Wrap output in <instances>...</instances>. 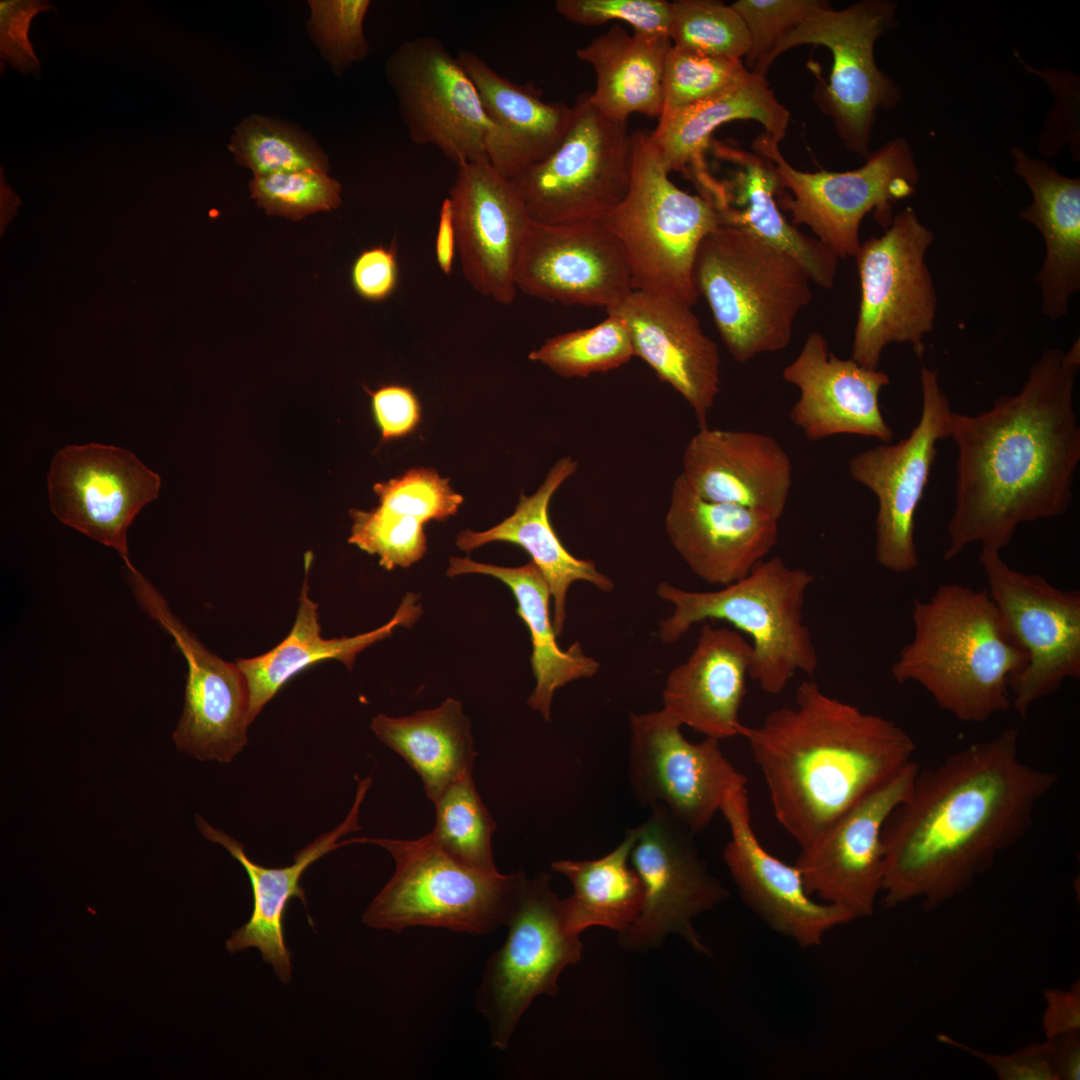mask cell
Segmentation results:
<instances>
[{
	"instance_id": "31",
	"label": "cell",
	"mask_w": 1080,
	"mask_h": 1080,
	"mask_svg": "<svg viewBox=\"0 0 1080 1080\" xmlns=\"http://www.w3.org/2000/svg\"><path fill=\"white\" fill-rule=\"evenodd\" d=\"M752 659L751 643L739 631L703 624L689 657L666 678L662 709L705 737L739 736Z\"/></svg>"
},
{
	"instance_id": "2",
	"label": "cell",
	"mask_w": 1080,
	"mask_h": 1080,
	"mask_svg": "<svg viewBox=\"0 0 1080 1080\" xmlns=\"http://www.w3.org/2000/svg\"><path fill=\"white\" fill-rule=\"evenodd\" d=\"M1080 342L1046 349L1022 389L975 415L953 413L954 509L944 560L968 546L1000 551L1018 526L1064 514L1080 462L1073 406Z\"/></svg>"
},
{
	"instance_id": "46",
	"label": "cell",
	"mask_w": 1080,
	"mask_h": 1080,
	"mask_svg": "<svg viewBox=\"0 0 1080 1080\" xmlns=\"http://www.w3.org/2000/svg\"><path fill=\"white\" fill-rule=\"evenodd\" d=\"M251 197L268 215L299 221L317 212H330L341 203V184L326 172L300 170L253 176Z\"/></svg>"
},
{
	"instance_id": "32",
	"label": "cell",
	"mask_w": 1080,
	"mask_h": 1080,
	"mask_svg": "<svg viewBox=\"0 0 1080 1080\" xmlns=\"http://www.w3.org/2000/svg\"><path fill=\"white\" fill-rule=\"evenodd\" d=\"M1013 170L1032 194L1019 217L1034 225L1045 243V257L1036 282L1042 313L1055 321L1064 317L1080 289V178L1059 173L1045 159L1013 146Z\"/></svg>"
},
{
	"instance_id": "27",
	"label": "cell",
	"mask_w": 1080,
	"mask_h": 1080,
	"mask_svg": "<svg viewBox=\"0 0 1080 1080\" xmlns=\"http://www.w3.org/2000/svg\"><path fill=\"white\" fill-rule=\"evenodd\" d=\"M668 539L701 580L722 587L747 576L778 544L779 520L696 494L679 474L665 515Z\"/></svg>"
},
{
	"instance_id": "9",
	"label": "cell",
	"mask_w": 1080,
	"mask_h": 1080,
	"mask_svg": "<svg viewBox=\"0 0 1080 1080\" xmlns=\"http://www.w3.org/2000/svg\"><path fill=\"white\" fill-rule=\"evenodd\" d=\"M896 8L889 0H863L842 10L827 3L782 37L752 72L765 76L776 58L799 45L828 48L833 66L816 101L845 146L867 158L877 111L894 108L901 100L899 86L874 57L877 40L897 24Z\"/></svg>"
},
{
	"instance_id": "34",
	"label": "cell",
	"mask_w": 1080,
	"mask_h": 1080,
	"mask_svg": "<svg viewBox=\"0 0 1080 1080\" xmlns=\"http://www.w3.org/2000/svg\"><path fill=\"white\" fill-rule=\"evenodd\" d=\"M311 554L305 559V576L298 598V610L288 635L268 652L251 658H238L236 664L249 687L248 720L251 724L264 706L295 675L323 660L341 661L352 670L357 655L370 645L392 634L395 627H410L422 613L417 596L408 592L394 616L370 632L352 637L325 639L321 636L318 604L309 595Z\"/></svg>"
},
{
	"instance_id": "35",
	"label": "cell",
	"mask_w": 1080,
	"mask_h": 1080,
	"mask_svg": "<svg viewBox=\"0 0 1080 1080\" xmlns=\"http://www.w3.org/2000/svg\"><path fill=\"white\" fill-rule=\"evenodd\" d=\"M457 58L502 137L505 177L513 179L558 147L570 125L572 106L546 102L536 86L505 78L472 51L460 50Z\"/></svg>"
},
{
	"instance_id": "52",
	"label": "cell",
	"mask_w": 1080,
	"mask_h": 1080,
	"mask_svg": "<svg viewBox=\"0 0 1080 1080\" xmlns=\"http://www.w3.org/2000/svg\"><path fill=\"white\" fill-rule=\"evenodd\" d=\"M555 10L584 26L619 20L637 33L669 36L671 2L666 0H557Z\"/></svg>"
},
{
	"instance_id": "24",
	"label": "cell",
	"mask_w": 1080,
	"mask_h": 1080,
	"mask_svg": "<svg viewBox=\"0 0 1080 1080\" xmlns=\"http://www.w3.org/2000/svg\"><path fill=\"white\" fill-rule=\"evenodd\" d=\"M720 812L730 831L723 851L726 867L743 902L769 927L811 948L827 932L854 921L844 909L813 899L796 865L763 847L752 826L746 787L729 790Z\"/></svg>"
},
{
	"instance_id": "4",
	"label": "cell",
	"mask_w": 1080,
	"mask_h": 1080,
	"mask_svg": "<svg viewBox=\"0 0 1080 1080\" xmlns=\"http://www.w3.org/2000/svg\"><path fill=\"white\" fill-rule=\"evenodd\" d=\"M913 637L891 667L898 683L922 686L942 710L984 723L1011 708V680L1027 654L988 593L958 583L914 599Z\"/></svg>"
},
{
	"instance_id": "7",
	"label": "cell",
	"mask_w": 1080,
	"mask_h": 1080,
	"mask_svg": "<svg viewBox=\"0 0 1080 1080\" xmlns=\"http://www.w3.org/2000/svg\"><path fill=\"white\" fill-rule=\"evenodd\" d=\"M631 148L628 190L599 222L620 243L633 290L692 307L699 298L693 280L695 256L705 236L721 225L719 214L705 198L672 182L650 131L631 133Z\"/></svg>"
},
{
	"instance_id": "12",
	"label": "cell",
	"mask_w": 1080,
	"mask_h": 1080,
	"mask_svg": "<svg viewBox=\"0 0 1080 1080\" xmlns=\"http://www.w3.org/2000/svg\"><path fill=\"white\" fill-rule=\"evenodd\" d=\"M631 162L627 121L605 117L585 92L558 147L511 181L535 222L599 221L624 198Z\"/></svg>"
},
{
	"instance_id": "56",
	"label": "cell",
	"mask_w": 1080,
	"mask_h": 1080,
	"mask_svg": "<svg viewBox=\"0 0 1080 1080\" xmlns=\"http://www.w3.org/2000/svg\"><path fill=\"white\" fill-rule=\"evenodd\" d=\"M369 393L382 441L404 437L417 428L421 420V405L411 388L388 384Z\"/></svg>"
},
{
	"instance_id": "18",
	"label": "cell",
	"mask_w": 1080,
	"mask_h": 1080,
	"mask_svg": "<svg viewBox=\"0 0 1080 1080\" xmlns=\"http://www.w3.org/2000/svg\"><path fill=\"white\" fill-rule=\"evenodd\" d=\"M680 728L662 708L631 712L628 777L641 806H663L696 834L720 811L726 793L746 787L747 778L724 755L720 740L692 743Z\"/></svg>"
},
{
	"instance_id": "21",
	"label": "cell",
	"mask_w": 1080,
	"mask_h": 1080,
	"mask_svg": "<svg viewBox=\"0 0 1080 1080\" xmlns=\"http://www.w3.org/2000/svg\"><path fill=\"white\" fill-rule=\"evenodd\" d=\"M47 479L56 518L131 564L127 531L143 506L157 498L159 475L126 449L91 443L60 449Z\"/></svg>"
},
{
	"instance_id": "25",
	"label": "cell",
	"mask_w": 1080,
	"mask_h": 1080,
	"mask_svg": "<svg viewBox=\"0 0 1080 1080\" xmlns=\"http://www.w3.org/2000/svg\"><path fill=\"white\" fill-rule=\"evenodd\" d=\"M692 307L674 298L633 290L606 314L628 328L634 357L641 358L692 408L699 428L720 392V356Z\"/></svg>"
},
{
	"instance_id": "20",
	"label": "cell",
	"mask_w": 1080,
	"mask_h": 1080,
	"mask_svg": "<svg viewBox=\"0 0 1080 1080\" xmlns=\"http://www.w3.org/2000/svg\"><path fill=\"white\" fill-rule=\"evenodd\" d=\"M919 770L912 761L801 847L795 865L809 894L854 920L874 914L884 880L883 827L910 794Z\"/></svg>"
},
{
	"instance_id": "28",
	"label": "cell",
	"mask_w": 1080,
	"mask_h": 1080,
	"mask_svg": "<svg viewBox=\"0 0 1080 1080\" xmlns=\"http://www.w3.org/2000/svg\"><path fill=\"white\" fill-rule=\"evenodd\" d=\"M372 779L357 780L353 805L344 820L333 830L320 835L294 855V862L285 867H265L251 860L245 847L222 830L212 827L203 817L196 816L200 833L208 840L223 846L237 860L250 881L253 909L249 920L234 930L226 941V949L234 954L256 948L262 960L273 967L283 984L292 979L291 952L284 935V917L289 901L298 898L307 909L304 888L300 885L306 869L333 850L348 844L362 843L363 838L341 840L343 836L360 829L358 825L361 804Z\"/></svg>"
},
{
	"instance_id": "55",
	"label": "cell",
	"mask_w": 1080,
	"mask_h": 1080,
	"mask_svg": "<svg viewBox=\"0 0 1080 1080\" xmlns=\"http://www.w3.org/2000/svg\"><path fill=\"white\" fill-rule=\"evenodd\" d=\"M399 268L394 247L382 244L362 250L354 259L350 281L355 293L369 302H382L396 290Z\"/></svg>"
},
{
	"instance_id": "57",
	"label": "cell",
	"mask_w": 1080,
	"mask_h": 1080,
	"mask_svg": "<svg viewBox=\"0 0 1080 1080\" xmlns=\"http://www.w3.org/2000/svg\"><path fill=\"white\" fill-rule=\"evenodd\" d=\"M1045 1000L1047 1006L1043 1015V1030L1047 1039L1079 1031L1080 988L1078 982L1069 990L1047 989Z\"/></svg>"
},
{
	"instance_id": "17",
	"label": "cell",
	"mask_w": 1080,
	"mask_h": 1080,
	"mask_svg": "<svg viewBox=\"0 0 1080 1080\" xmlns=\"http://www.w3.org/2000/svg\"><path fill=\"white\" fill-rule=\"evenodd\" d=\"M920 377L921 414L910 434L897 443L861 451L848 462L852 479L877 498L875 559L894 573L919 566L916 513L937 456V443L952 434L954 412L937 371L923 366Z\"/></svg>"
},
{
	"instance_id": "30",
	"label": "cell",
	"mask_w": 1080,
	"mask_h": 1080,
	"mask_svg": "<svg viewBox=\"0 0 1080 1080\" xmlns=\"http://www.w3.org/2000/svg\"><path fill=\"white\" fill-rule=\"evenodd\" d=\"M707 151L728 167L725 178L714 175L716 184L709 198L721 225L746 231L787 253L807 270L813 283L833 288L839 258L816 237L796 228L780 211L778 195L782 186L772 162L756 152L713 138Z\"/></svg>"
},
{
	"instance_id": "26",
	"label": "cell",
	"mask_w": 1080,
	"mask_h": 1080,
	"mask_svg": "<svg viewBox=\"0 0 1080 1080\" xmlns=\"http://www.w3.org/2000/svg\"><path fill=\"white\" fill-rule=\"evenodd\" d=\"M782 378L799 390L789 417L810 441L841 434L891 443L894 431L881 412L879 394L888 375L830 352L825 337L811 332Z\"/></svg>"
},
{
	"instance_id": "58",
	"label": "cell",
	"mask_w": 1080,
	"mask_h": 1080,
	"mask_svg": "<svg viewBox=\"0 0 1080 1080\" xmlns=\"http://www.w3.org/2000/svg\"><path fill=\"white\" fill-rule=\"evenodd\" d=\"M455 252V231L452 220L451 204L447 197L441 204L435 240L436 261L442 272L446 275H449L452 271Z\"/></svg>"
},
{
	"instance_id": "11",
	"label": "cell",
	"mask_w": 1080,
	"mask_h": 1080,
	"mask_svg": "<svg viewBox=\"0 0 1080 1080\" xmlns=\"http://www.w3.org/2000/svg\"><path fill=\"white\" fill-rule=\"evenodd\" d=\"M933 232L912 207L896 214L885 232L862 243L855 254L860 304L851 358L878 369L885 347L910 344L921 358L934 328L937 297L926 265Z\"/></svg>"
},
{
	"instance_id": "5",
	"label": "cell",
	"mask_w": 1080,
	"mask_h": 1080,
	"mask_svg": "<svg viewBox=\"0 0 1080 1080\" xmlns=\"http://www.w3.org/2000/svg\"><path fill=\"white\" fill-rule=\"evenodd\" d=\"M814 581V574L774 556L716 591H689L661 582L656 593L673 611L659 622L658 637L673 644L694 624L708 619L727 622L751 640L749 678L765 693L780 694L797 673L812 678L819 666L803 612Z\"/></svg>"
},
{
	"instance_id": "3",
	"label": "cell",
	"mask_w": 1080,
	"mask_h": 1080,
	"mask_svg": "<svg viewBox=\"0 0 1080 1080\" xmlns=\"http://www.w3.org/2000/svg\"><path fill=\"white\" fill-rule=\"evenodd\" d=\"M777 821L804 847L841 814L914 761L916 744L896 722L826 694L812 678L795 704L743 724Z\"/></svg>"
},
{
	"instance_id": "53",
	"label": "cell",
	"mask_w": 1080,
	"mask_h": 1080,
	"mask_svg": "<svg viewBox=\"0 0 1080 1080\" xmlns=\"http://www.w3.org/2000/svg\"><path fill=\"white\" fill-rule=\"evenodd\" d=\"M50 9L54 6L43 0L0 1V57L22 74L39 76L40 61L28 34L34 16Z\"/></svg>"
},
{
	"instance_id": "29",
	"label": "cell",
	"mask_w": 1080,
	"mask_h": 1080,
	"mask_svg": "<svg viewBox=\"0 0 1080 1080\" xmlns=\"http://www.w3.org/2000/svg\"><path fill=\"white\" fill-rule=\"evenodd\" d=\"M680 473L702 498L739 505L779 520L792 484V462L772 436L750 430L699 428L685 447Z\"/></svg>"
},
{
	"instance_id": "8",
	"label": "cell",
	"mask_w": 1080,
	"mask_h": 1080,
	"mask_svg": "<svg viewBox=\"0 0 1080 1080\" xmlns=\"http://www.w3.org/2000/svg\"><path fill=\"white\" fill-rule=\"evenodd\" d=\"M384 848L395 871L362 915L374 929L402 932L442 927L471 935L507 926L526 888L523 871L504 875L470 869L444 852L430 833L414 839L366 838Z\"/></svg>"
},
{
	"instance_id": "47",
	"label": "cell",
	"mask_w": 1080,
	"mask_h": 1080,
	"mask_svg": "<svg viewBox=\"0 0 1080 1080\" xmlns=\"http://www.w3.org/2000/svg\"><path fill=\"white\" fill-rule=\"evenodd\" d=\"M747 71L742 60L701 55L672 45L664 65L660 116L718 94Z\"/></svg>"
},
{
	"instance_id": "48",
	"label": "cell",
	"mask_w": 1080,
	"mask_h": 1080,
	"mask_svg": "<svg viewBox=\"0 0 1080 1080\" xmlns=\"http://www.w3.org/2000/svg\"><path fill=\"white\" fill-rule=\"evenodd\" d=\"M308 5V33L337 75L367 57L363 23L371 1L310 0Z\"/></svg>"
},
{
	"instance_id": "16",
	"label": "cell",
	"mask_w": 1080,
	"mask_h": 1080,
	"mask_svg": "<svg viewBox=\"0 0 1080 1080\" xmlns=\"http://www.w3.org/2000/svg\"><path fill=\"white\" fill-rule=\"evenodd\" d=\"M650 809L648 819L634 827L629 856L642 883L643 907L637 920L618 933V944L624 950L645 952L676 933L696 952L711 956L693 920L726 900L729 893L707 870L694 834L663 806Z\"/></svg>"
},
{
	"instance_id": "39",
	"label": "cell",
	"mask_w": 1080,
	"mask_h": 1080,
	"mask_svg": "<svg viewBox=\"0 0 1080 1080\" xmlns=\"http://www.w3.org/2000/svg\"><path fill=\"white\" fill-rule=\"evenodd\" d=\"M371 729L418 774L432 802L452 784L472 775L478 753L473 748L471 722L458 700L447 698L434 709L404 717L378 714Z\"/></svg>"
},
{
	"instance_id": "54",
	"label": "cell",
	"mask_w": 1080,
	"mask_h": 1080,
	"mask_svg": "<svg viewBox=\"0 0 1080 1080\" xmlns=\"http://www.w3.org/2000/svg\"><path fill=\"white\" fill-rule=\"evenodd\" d=\"M944 1044L957 1047L989 1066L1002 1080H1060L1051 1042L1026 1046L1011 1054H990L940 1034Z\"/></svg>"
},
{
	"instance_id": "43",
	"label": "cell",
	"mask_w": 1080,
	"mask_h": 1080,
	"mask_svg": "<svg viewBox=\"0 0 1080 1080\" xmlns=\"http://www.w3.org/2000/svg\"><path fill=\"white\" fill-rule=\"evenodd\" d=\"M633 357L628 328L614 314H607L593 327L553 336L528 355L529 360L564 378L607 372L625 365Z\"/></svg>"
},
{
	"instance_id": "23",
	"label": "cell",
	"mask_w": 1080,
	"mask_h": 1080,
	"mask_svg": "<svg viewBox=\"0 0 1080 1080\" xmlns=\"http://www.w3.org/2000/svg\"><path fill=\"white\" fill-rule=\"evenodd\" d=\"M516 287L548 302L605 311L633 291L623 249L599 221L532 220L517 264Z\"/></svg>"
},
{
	"instance_id": "15",
	"label": "cell",
	"mask_w": 1080,
	"mask_h": 1080,
	"mask_svg": "<svg viewBox=\"0 0 1080 1080\" xmlns=\"http://www.w3.org/2000/svg\"><path fill=\"white\" fill-rule=\"evenodd\" d=\"M979 561L988 593L1027 654L1010 683L1011 708L1026 718L1035 702L1080 678V592L1010 567L998 550L982 547Z\"/></svg>"
},
{
	"instance_id": "10",
	"label": "cell",
	"mask_w": 1080,
	"mask_h": 1080,
	"mask_svg": "<svg viewBox=\"0 0 1080 1080\" xmlns=\"http://www.w3.org/2000/svg\"><path fill=\"white\" fill-rule=\"evenodd\" d=\"M753 149L772 162L782 186L778 204L790 212L791 222L810 227L838 258L855 256L867 214L873 212L886 229L894 217L893 204L914 194L919 182L912 148L904 138L888 141L861 167L844 172L797 170L781 154L779 142L765 133L754 140Z\"/></svg>"
},
{
	"instance_id": "6",
	"label": "cell",
	"mask_w": 1080,
	"mask_h": 1080,
	"mask_svg": "<svg viewBox=\"0 0 1080 1080\" xmlns=\"http://www.w3.org/2000/svg\"><path fill=\"white\" fill-rule=\"evenodd\" d=\"M693 280L727 352L739 363L785 349L798 314L813 298L811 277L796 259L725 225L700 243Z\"/></svg>"
},
{
	"instance_id": "45",
	"label": "cell",
	"mask_w": 1080,
	"mask_h": 1080,
	"mask_svg": "<svg viewBox=\"0 0 1080 1080\" xmlns=\"http://www.w3.org/2000/svg\"><path fill=\"white\" fill-rule=\"evenodd\" d=\"M353 524L350 544L379 557L386 570L408 568L426 553L424 523L404 512L378 505L369 510H350Z\"/></svg>"
},
{
	"instance_id": "51",
	"label": "cell",
	"mask_w": 1080,
	"mask_h": 1080,
	"mask_svg": "<svg viewBox=\"0 0 1080 1080\" xmlns=\"http://www.w3.org/2000/svg\"><path fill=\"white\" fill-rule=\"evenodd\" d=\"M1025 70L1042 78L1055 97V105L1043 125L1039 152L1045 158L1056 157L1068 146L1074 161L1080 158V79L1069 70L1036 69L1015 53Z\"/></svg>"
},
{
	"instance_id": "41",
	"label": "cell",
	"mask_w": 1080,
	"mask_h": 1080,
	"mask_svg": "<svg viewBox=\"0 0 1080 1080\" xmlns=\"http://www.w3.org/2000/svg\"><path fill=\"white\" fill-rule=\"evenodd\" d=\"M228 149L235 162L254 176L329 170L326 154L307 132L274 117L252 114L244 118L235 127Z\"/></svg>"
},
{
	"instance_id": "59",
	"label": "cell",
	"mask_w": 1080,
	"mask_h": 1080,
	"mask_svg": "<svg viewBox=\"0 0 1080 1080\" xmlns=\"http://www.w3.org/2000/svg\"><path fill=\"white\" fill-rule=\"evenodd\" d=\"M1054 1050L1060 1079L1078 1080L1080 1074L1079 1031L1047 1039Z\"/></svg>"
},
{
	"instance_id": "13",
	"label": "cell",
	"mask_w": 1080,
	"mask_h": 1080,
	"mask_svg": "<svg viewBox=\"0 0 1080 1080\" xmlns=\"http://www.w3.org/2000/svg\"><path fill=\"white\" fill-rule=\"evenodd\" d=\"M411 141L431 145L456 165L487 157L502 174V137L488 118L477 89L441 40L405 41L385 64Z\"/></svg>"
},
{
	"instance_id": "36",
	"label": "cell",
	"mask_w": 1080,
	"mask_h": 1080,
	"mask_svg": "<svg viewBox=\"0 0 1080 1080\" xmlns=\"http://www.w3.org/2000/svg\"><path fill=\"white\" fill-rule=\"evenodd\" d=\"M651 132L669 172H682L706 159L713 132L734 120H755L765 134L780 142L786 134L789 111L775 97L765 76L748 70L738 81L704 100L659 118Z\"/></svg>"
},
{
	"instance_id": "14",
	"label": "cell",
	"mask_w": 1080,
	"mask_h": 1080,
	"mask_svg": "<svg viewBox=\"0 0 1080 1080\" xmlns=\"http://www.w3.org/2000/svg\"><path fill=\"white\" fill-rule=\"evenodd\" d=\"M503 945L487 961L476 1006L487 1019L491 1046L508 1047L533 1000L558 992L562 971L582 958L583 943L566 924L563 899L547 873L528 879Z\"/></svg>"
},
{
	"instance_id": "40",
	"label": "cell",
	"mask_w": 1080,
	"mask_h": 1080,
	"mask_svg": "<svg viewBox=\"0 0 1080 1080\" xmlns=\"http://www.w3.org/2000/svg\"><path fill=\"white\" fill-rule=\"evenodd\" d=\"M634 839L635 830L630 828L620 844L602 857L552 862V870L573 887V893L563 899L571 932L580 935L589 927L601 926L620 933L637 920L644 892L629 861Z\"/></svg>"
},
{
	"instance_id": "19",
	"label": "cell",
	"mask_w": 1080,
	"mask_h": 1080,
	"mask_svg": "<svg viewBox=\"0 0 1080 1080\" xmlns=\"http://www.w3.org/2000/svg\"><path fill=\"white\" fill-rule=\"evenodd\" d=\"M126 568L141 609L172 636L187 662L185 705L172 735L176 747L200 761L231 762L246 746L250 725L243 672L209 650L133 565Z\"/></svg>"
},
{
	"instance_id": "1",
	"label": "cell",
	"mask_w": 1080,
	"mask_h": 1080,
	"mask_svg": "<svg viewBox=\"0 0 1080 1080\" xmlns=\"http://www.w3.org/2000/svg\"><path fill=\"white\" fill-rule=\"evenodd\" d=\"M1057 782L1021 758L1015 728L919 770L883 827L880 903L934 910L967 891L1027 834Z\"/></svg>"
},
{
	"instance_id": "37",
	"label": "cell",
	"mask_w": 1080,
	"mask_h": 1080,
	"mask_svg": "<svg viewBox=\"0 0 1080 1080\" xmlns=\"http://www.w3.org/2000/svg\"><path fill=\"white\" fill-rule=\"evenodd\" d=\"M467 573L492 576L512 591L516 613L526 624L532 643L530 661L536 683L527 704L549 721L555 691L575 680L594 676L600 663L586 655L579 642L566 650L558 646L549 615V587L533 561L518 567H502L469 558H450L447 576Z\"/></svg>"
},
{
	"instance_id": "33",
	"label": "cell",
	"mask_w": 1080,
	"mask_h": 1080,
	"mask_svg": "<svg viewBox=\"0 0 1080 1080\" xmlns=\"http://www.w3.org/2000/svg\"><path fill=\"white\" fill-rule=\"evenodd\" d=\"M578 465L570 456L559 459L535 493L530 496L521 493L509 517L486 531L465 529L456 537L457 547L466 552L494 541L523 548L548 584L553 600L552 623L557 636L564 627L567 594L574 582H588L605 593L614 588L613 581L598 571L593 561L577 558L563 546L548 517L553 494L577 471Z\"/></svg>"
},
{
	"instance_id": "22",
	"label": "cell",
	"mask_w": 1080,
	"mask_h": 1080,
	"mask_svg": "<svg viewBox=\"0 0 1080 1080\" xmlns=\"http://www.w3.org/2000/svg\"><path fill=\"white\" fill-rule=\"evenodd\" d=\"M456 250L462 272L478 293L514 301L516 269L532 219L511 179L487 157L457 165L450 187Z\"/></svg>"
},
{
	"instance_id": "42",
	"label": "cell",
	"mask_w": 1080,
	"mask_h": 1080,
	"mask_svg": "<svg viewBox=\"0 0 1080 1080\" xmlns=\"http://www.w3.org/2000/svg\"><path fill=\"white\" fill-rule=\"evenodd\" d=\"M436 820L433 840L462 865L484 873H497L491 837L497 824L478 794L471 776L448 787L433 802Z\"/></svg>"
},
{
	"instance_id": "49",
	"label": "cell",
	"mask_w": 1080,
	"mask_h": 1080,
	"mask_svg": "<svg viewBox=\"0 0 1080 1080\" xmlns=\"http://www.w3.org/2000/svg\"><path fill=\"white\" fill-rule=\"evenodd\" d=\"M432 468H412L396 478L376 483L379 505L400 510L419 519L445 521L457 513L464 498Z\"/></svg>"
},
{
	"instance_id": "38",
	"label": "cell",
	"mask_w": 1080,
	"mask_h": 1080,
	"mask_svg": "<svg viewBox=\"0 0 1080 1080\" xmlns=\"http://www.w3.org/2000/svg\"><path fill=\"white\" fill-rule=\"evenodd\" d=\"M672 46L669 36L628 33L613 25L578 48L576 56L596 74L592 105L605 117L627 121L633 113L659 118L663 107V72Z\"/></svg>"
},
{
	"instance_id": "50",
	"label": "cell",
	"mask_w": 1080,
	"mask_h": 1080,
	"mask_svg": "<svg viewBox=\"0 0 1080 1080\" xmlns=\"http://www.w3.org/2000/svg\"><path fill=\"white\" fill-rule=\"evenodd\" d=\"M828 2L822 0H738L731 5L743 19L751 40L745 57L753 71L777 42L812 12Z\"/></svg>"
},
{
	"instance_id": "44",
	"label": "cell",
	"mask_w": 1080,
	"mask_h": 1080,
	"mask_svg": "<svg viewBox=\"0 0 1080 1080\" xmlns=\"http://www.w3.org/2000/svg\"><path fill=\"white\" fill-rule=\"evenodd\" d=\"M673 46L697 54L741 60L751 48L748 29L733 6L714 0L671 2Z\"/></svg>"
}]
</instances>
